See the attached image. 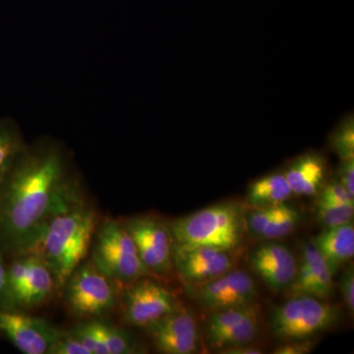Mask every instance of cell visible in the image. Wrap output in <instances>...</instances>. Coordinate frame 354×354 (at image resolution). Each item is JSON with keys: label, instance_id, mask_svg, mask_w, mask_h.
<instances>
[{"label": "cell", "instance_id": "cell-1", "mask_svg": "<svg viewBox=\"0 0 354 354\" xmlns=\"http://www.w3.org/2000/svg\"><path fill=\"white\" fill-rule=\"evenodd\" d=\"M80 180L51 140L25 145L0 181V247L13 256L34 248L53 216L82 202Z\"/></svg>", "mask_w": 354, "mask_h": 354}, {"label": "cell", "instance_id": "cell-2", "mask_svg": "<svg viewBox=\"0 0 354 354\" xmlns=\"http://www.w3.org/2000/svg\"><path fill=\"white\" fill-rule=\"evenodd\" d=\"M97 225V212L83 200L53 216L30 251L48 266L57 290L64 288L72 272L87 257Z\"/></svg>", "mask_w": 354, "mask_h": 354}, {"label": "cell", "instance_id": "cell-3", "mask_svg": "<svg viewBox=\"0 0 354 354\" xmlns=\"http://www.w3.org/2000/svg\"><path fill=\"white\" fill-rule=\"evenodd\" d=\"M174 247L207 246L232 251L243 241V209L227 202L200 209L169 225Z\"/></svg>", "mask_w": 354, "mask_h": 354}, {"label": "cell", "instance_id": "cell-4", "mask_svg": "<svg viewBox=\"0 0 354 354\" xmlns=\"http://www.w3.org/2000/svg\"><path fill=\"white\" fill-rule=\"evenodd\" d=\"M91 249V261L116 283L128 285L151 274L121 221L106 220L97 223Z\"/></svg>", "mask_w": 354, "mask_h": 354}, {"label": "cell", "instance_id": "cell-5", "mask_svg": "<svg viewBox=\"0 0 354 354\" xmlns=\"http://www.w3.org/2000/svg\"><path fill=\"white\" fill-rule=\"evenodd\" d=\"M341 319L337 307L311 297H292L272 310L271 329L285 341L306 339L334 327Z\"/></svg>", "mask_w": 354, "mask_h": 354}, {"label": "cell", "instance_id": "cell-6", "mask_svg": "<svg viewBox=\"0 0 354 354\" xmlns=\"http://www.w3.org/2000/svg\"><path fill=\"white\" fill-rule=\"evenodd\" d=\"M72 314L81 318H101L116 306V283L100 271L92 261L81 263L64 286Z\"/></svg>", "mask_w": 354, "mask_h": 354}, {"label": "cell", "instance_id": "cell-7", "mask_svg": "<svg viewBox=\"0 0 354 354\" xmlns=\"http://www.w3.org/2000/svg\"><path fill=\"white\" fill-rule=\"evenodd\" d=\"M121 307L127 325L146 329L180 306L171 290L144 277L128 283L121 297Z\"/></svg>", "mask_w": 354, "mask_h": 354}, {"label": "cell", "instance_id": "cell-8", "mask_svg": "<svg viewBox=\"0 0 354 354\" xmlns=\"http://www.w3.org/2000/svg\"><path fill=\"white\" fill-rule=\"evenodd\" d=\"M121 223L150 274H169L174 267V241L169 225L150 216H134Z\"/></svg>", "mask_w": 354, "mask_h": 354}, {"label": "cell", "instance_id": "cell-9", "mask_svg": "<svg viewBox=\"0 0 354 354\" xmlns=\"http://www.w3.org/2000/svg\"><path fill=\"white\" fill-rule=\"evenodd\" d=\"M188 286L198 304L212 312L251 305L258 295L255 281L242 270L232 269L215 279Z\"/></svg>", "mask_w": 354, "mask_h": 354}, {"label": "cell", "instance_id": "cell-10", "mask_svg": "<svg viewBox=\"0 0 354 354\" xmlns=\"http://www.w3.org/2000/svg\"><path fill=\"white\" fill-rule=\"evenodd\" d=\"M9 283L16 309L36 308L57 290L53 272L32 252L14 263L9 271Z\"/></svg>", "mask_w": 354, "mask_h": 354}, {"label": "cell", "instance_id": "cell-11", "mask_svg": "<svg viewBox=\"0 0 354 354\" xmlns=\"http://www.w3.org/2000/svg\"><path fill=\"white\" fill-rule=\"evenodd\" d=\"M0 332L24 354H50L64 335V330L46 319L18 309H0Z\"/></svg>", "mask_w": 354, "mask_h": 354}, {"label": "cell", "instance_id": "cell-12", "mask_svg": "<svg viewBox=\"0 0 354 354\" xmlns=\"http://www.w3.org/2000/svg\"><path fill=\"white\" fill-rule=\"evenodd\" d=\"M259 334V324L251 305L213 311L205 324L212 348L223 349L251 344Z\"/></svg>", "mask_w": 354, "mask_h": 354}, {"label": "cell", "instance_id": "cell-13", "mask_svg": "<svg viewBox=\"0 0 354 354\" xmlns=\"http://www.w3.org/2000/svg\"><path fill=\"white\" fill-rule=\"evenodd\" d=\"M145 330L156 348L162 353H194L199 346L196 319L191 312L181 307Z\"/></svg>", "mask_w": 354, "mask_h": 354}, {"label": "cell", "instance_id": "cell-14", "mask_svg": "<svg viewBox=\"0 0 354 354\" xmlns=\"http://www.w3.org/2000/svg\"><path fill=\"white\" fill-rule=\"evenodd\" d=\"M174 265L187 285H197L232 270L234 260L228 251L214 247H174Z\"/></svg>", "mask_w": 354, "mask_h": 354}, {"label": "cell", "instance_id": "cell-15", "mask_svg": "<svg viewBox=\"0 0 354 354\" xmlns=\"http://www.w3.org/2000/svg\"><path fill=\"white\" fill-rule=\"evenodd\" d=\"M88 349L90 354L142 353L139 342L127 330L104 319H88L68 330Z\"/></svg>", "mask_w": 354, "mask_h": 354}, {"label": "cell", "instance_id": "cell-16", "mask_svg": "<svg viewBox=\"0 0 354 354\" xmlns=\"http://www.w3.org/2000/svg\"><path fill=\"white\" fill-rule=\"evenodd\" d=\"M334 274L329 266L319 252L313 241L302 247L297 272L290 288L292 297H311L317 299H327L334 291Z\"/></svg>", "mask_w": 354, "mask_h": 354}, {"label": "cell", "instance_id": "cell-17", "mask_svg": "<svg viewBox=\"0 0 354 354\" xmlns=\"http://www.w3.org/2000/svg\"><path fill=\"white\" fill-rule=\"evenodd\" d=\"M250 265L272 290L283 291L292 283L298 262L288 246L278 242H266L251 254Z\"/></svg>", "mask_w": 354, "mask_h": 354}, {"label": "cell", "instance_id": "cell-18", "mask_svg": "<svg viewBox=\"0 0 354 354\" xmlns=\"http://www.w3.org/2000/svg\"><path fill=\"white\" fill-rule=\"evenodd\" d=\"M313 241L335 276L341 266L353 257V223L326 228Z\"/></svg>", "mask_w": 354, "mask_h": 354}, {"label": "cell", "instance_id": "cell-19", "mask_svg": "<svg viewBox=\"0 0 354 354\" xmlns=\"http://www.w3.org/2000/svg\"><path fill=\"white\" fill-rule=\"evenodd\" d=\"M325 174L324 158L315 153H309L295 160L285 176L293 194L312 196L322 188Z\"/></svg>", "mask_w": 354, "mask_h": 354}, {"label": "cell", "instance_id": "cell-20", "mask_svg": "<svg viewBox=\"0 0 354 354\" xmlns=\"http://www.w3.org/2000/svg\"><path fill=\"white\" fill-rule=\"evenodd\" d=\"M290 184L283 174H272L251 184L247 202L255 208L283 204L292 195Z\"/></svg>", "mask_w": 354, "mask_h": 354}, {"label": "cell", "instance_id": "cell-21", "mask_svg": "<svg viewBox=\"0 0 354 354\" xmlns=\"http://www.w3.org/2000/svg\"><path fill=\"white\" fill-rule=\"evenodd\" d=\"M25 145L17 125L10 120H0V181Z\"/></svg>", "mask_w": 354, "mask_h": 354}, {"label": "cell", "instance_id": "cell-22", "mask_svg": "<svg viewBox=\"0 0 354 354\" xmlns=\"http://www.w3.org/2000/svg\"><path fill=\"white\" fill-rule=\"evenodd\" d=\"M301 218V214L295 207L286 203L277 205L274 215L261 235V239L274 241L288 236L299 225Z\"/></svg>", "mask_w": 354, "mask_h": 354}, {"label": "cell", "instance_id": "cell-23", "mask_svg": "<svg viewBox=\"0 0 354 354\" xmlns=\"http://www.w3.org/2000/svg\"><path fill=\"white\" fill-rule=\"evenodd\" d=\"M354 205L317 202V218L326 228L353 223Z\"/></svg>", "mask_w": 354, "mask_h": 354}, {"label": "cell", "instance_id": "cell-24", "mask_svg": "<svg viewBox=\"0 0 354 354\" xmlns=\"http://www.w3.org/2000/svg\"><path fill=\"white\" fill-rule=\"evenodd\" d=\"M332 146L335 152L342 160L354 158V127L353 118H348L341 127L335 130L332 139Z\"/></svg>", "mask_w": 354, "mask_h": 354}, {"label": "cell", "instance_id": "cell-25", "mask_svg": "<svg viewBox=\"0 0 354 354\" xmlns=\"http://www.w3.org/2000/svg\"><path fill=\"white\" fill-rule=\"evenodd\" d=\"M318 201L332 204L354 205V197L342 185L337 179L324 186L319 195Z\"/></svg>", "mask_w": 354, "mask_h": 354}, {"label": "cell", "instance_id": "cell-26", "mask_svg": "<svg viewBox=\"0 0 354 354\" xmlns=\"http://www.w3.org/2000/svg\"><path fill=\"white\" fill-rule=\"evenodd\" d=\"M50 354H90V353L76 337L70 335L66 330L55 344Z\"/></svg>", "mask_w": 354, "mask_h": 354}, {"label": "cell", "instance_id": "cell-27", "mask_svg": "<svg viewBox=\"0 0 354 354\" xmlns=\"http://www.w3.org/2000/svg\"><path fill=\"white\" fill-rule=\"evenodd\" d=\"M0 309H16L7 279V267L4 264L3 251L0 247Z\"/></svg>", "mask_w": 354, "mask_h": 354}, {"label": "cell", "instance_id": "cell-28", "mask_svg": "<svg viewBox=\"0 0 354 354\" xmlns=\"http://www.w3.org/2000/svg\"><path fill=\"white\" fill-rule=\"evenodd\" d=\"M342 297L346 308L351 314L354 312V271L353 266L348 267L339 281Z\"/></svg>", "mask_w": 354, "mask_h": 354}, {"label": "cell", "instance_id": "cell-29", "mask_svg": "<svg viewBox=\"0 0 354 354\" xmlns=\"http://www.w3.org/2000/svg\"><path fill=\"white\" fill-rule=\"evenodd\" d=\"M288 344L279 346L274 351V354H306L311 353L313 348V342L310 339H293L288 341Z\"/></svg>", "mask_w": 354, "mask_h": 354}, {"label": "cell", "instance_id": "cell-30", "mask_svg": "<svg viewBox=\"0 0 354 354\" xmlns=\"http://www.w3.org/2000/svg\"><path fill=\"white\" fill-rule=\"evenodd\" d=\"M337 180L348 191L349 194L354 197V158L342 160Z\"/></svg>", "mask_w": 354, "mask_h": 354}, {"label": "cell", "instance_id": "cell-31", "mask_svg": "<svg viewBox=\"0 0 354 354\" xmlns=\"http://www.w3.org/2000/svg\"><path fill=\"white\" fill-rule=\"evenodd\" d=\"M218 353L225 354H261L262 351L259 348H252V346H249L248 344H246V346L223 349V351H218Z\"/></svg>", "mask_w": 354, "mask_h": 354}]
</instances>
